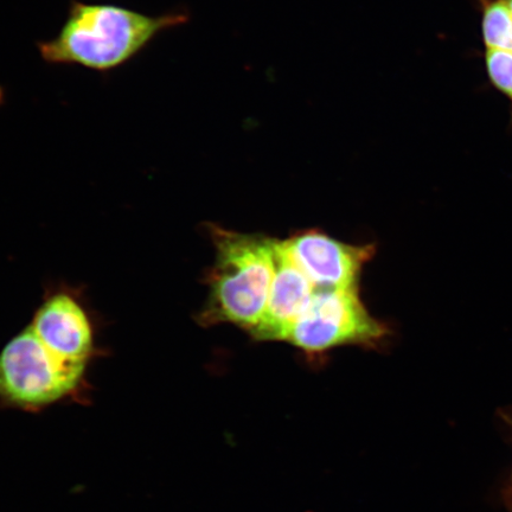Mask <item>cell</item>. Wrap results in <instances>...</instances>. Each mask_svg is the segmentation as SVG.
Segmentation results:
<instances>
[{
    "label": "cell",
    "mask_w": 512,
    "mask_h": 512,
    "mask_svg": "<svg viewBox=\"0 0 512 512\" xmlns=\"http://www.w3.org/2000/svg\"><path fill=\"white\" fill-rule=\"evenodd\" d=\"M91 350L80 335L47 309L0 351V401L38 409L85 387Z\"/></svg>",
    "instance_id": "6da1fadb"
},
{
    "label": "cell",
    "mask_w": 512,
    "mask_h": 512,
    "mask_svg": "<svg viewBox=\"0 0 512 512\" xmlns=\"http://www.w3.org/2000/svg\"><path fill=\"white\" fill-rule=\"evenodd\" d=\"M189 19L184 10L150 16L115 4L70 0L59 34L36 46L51 66H80L107 74L133 60L159 34L182 27Z\"/></svg>",
    "instance_id": "7a4b0ae2"
},
{
    "label": "cell",
    "mask_w": 512,
    "mask_h": 512,
    "mask_svg": "<svg viewBox=\"0 0 512 512\" xmlns=\"http://www.w3.org/2000/svg\"><path fill=\"white\" fill-rule=\"evenodd\" d=\"M215 261L206 275L208 299L197 315L204 328L232 324L251 332L264 316L270 298L274 240L208 224Z\"/></svg>",
    "instance_id": "3957f363"
},
{
    "label": "cell",
    "mask_w": 512,
    "mask_h": 512,
    "mask_svg": "<svg viewBox=\"0 0 512 512\" xmlns=\"http://www.w3.org/2000/svg\"><path fill=\"white\" fill-rule=\"evenodd\" d=\"M390 335L388 326L370 315L358 288H316L304 315L293 325L285 342L306 355L357 345L377 348Z\"/></svg>",
    "instance_id": "277c9868"
},
{
    "label": "cell",
    "mask_w": 512,
    "mask_h": 512,
    "mask_svg": "<svg viewBox=\"0 0 512 512\" xmlns=\"http://www.w3.org/2000/svg\"><path fill=\"white\" fill-rule=\"evenodd\" d=\"M284 242L316 288L360 287L363 268L375 255L373 245H348L316 229L294 233Z\"/></svg>",
    "instance_id": "5b68a950"
},
{
    "label": "cell",
    "mask_w": 512,
    "mask_h": 512,
    "mask_svg": "<svg viewBox=\"0 0 512 512\" xmlns=\"http://www.w3.org/2000/svg\"><path fill=\"white\" fill-rule=\"evenodd\" d=\"M273 262L271 292L264 316L249 332L258 342H285L316 292L315 285L287 251L284 240H274Z\"/></svg>",
    "instance_id": "8992f818"
},
{
    "label": "cell",
    "mask_w": 512,
    "mask_h": 512,
    "mask_svg": "<svg viewBox=\"0 0 512 512\" xmlns=\"http://www.w3.org/2000/svg\"><path fill=\"white\" fill-rule=\"evenodd\" d=\"M482 5V34L486 49L511 51L512 14L505 0H479Z\"/></svg>",
    "instance_id": "52a82bcc"
},
{
    "label": "cell",
    "mask_w": 512,
    "mask_h": 512,
    "mask_svg": "<svg viewBox=\"0 0 512 512\" xmlns=\"http://www.w3.org/2000/svg\"><path fill=\"white\" fill-rule=\"evenodd\" d=\"M485 66L489 79L512 104V53L511 51L486 49Z\"/></svg>",
    "instance_id": "ba28073f"
},
{
    "label": "cell",
    "mask_w": 512,
    "mask_h": 512,
    "mask_svg": "<svg viewBox=\"0 0 512 512\" xmlns=\"http://www.w3.org/2000/svg\"><path fill=\"white\" fill-rule=\"evenodd\" d=\"M505 2H507L509 9L511 11V14H512V0H505Z\"/></svg>",
    "instance_id": "9c48e42d"
},
{
    "label": "cell",
    "mask_w": 512,
    "mask_h": 512,
    "mask_svg": "<svg viewBox=\"0 0 512 512\" xmlns=\"http://www.w3.org/2000/svg\"><path fill=\"white\" fill-rule=\"evenodd\" d=\"M509 503H510V508H511V512H512V488H511V492H510Z\"/></svg>",
    "instance_id": "30bf717a"
},
{
    "label": "cell",
    "mask_w": 512,
    "mask_h": 512,
    "mask_svg": "<svg viewBox=\"0 0 512 512\" xmlns=\"http://www.w3.org/2000/svg\"><path fill=\"white\" fill-rule=\"evenodd\" d=\"M511 488H512V485H511Z\"/></svg>",
    "instance_id": "8fae6325"
}]
</instances>
